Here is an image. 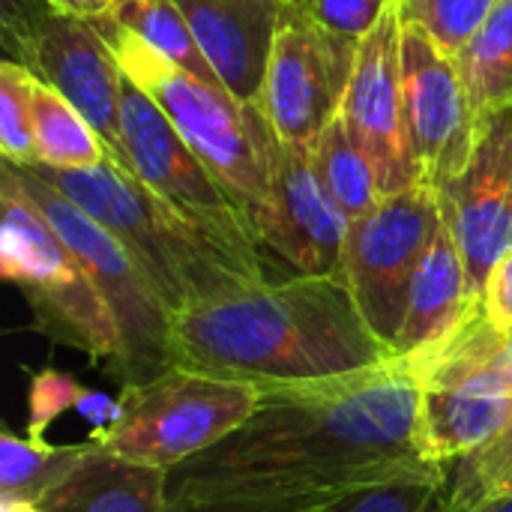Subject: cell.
Masks as SVG:
<instances>
[{"label": "cell", "instance_id": "6da1fadb", "mask_svg": "<svg viewBox=\"0 0 512 512\" xmlns=\"http://www.w3.org/2000/svg\"><path fill=\"white\" fill-rule=\"evenodd\" d=\"M429 471L447 468L426 453L417 369L396 357L336 381L261 390L240 429L168 471V495L174 510L282 504Z\"/></svg>", "mask_w": 512, "mask_h": 512}, {"label": "cell", "instance_id": "7a4b0ae2", "mask_svg": "<svg viewBox=\"0 0 512 512\" xmlns=\"http://www.w3.org/2000/svg\"><path fill=\"white\" fill-rule=\"evenodd\" d=\"M393 360L345 276H291L171 318V366L258 390L336 381Z\"/></svg>", "mask_w": 512, "mask_h": 512}, {"label": "cell", "instance_id": "3957f363", "mask_svg": "<svg viewBox=\"0 0 512 512\" xmlns=\"http://www.w3.org/2000/svg\"><path fill=\"white\" fill-rule=\"evenodd\" d=\"M30 168L132 252L171 318L183 309L270 282L261 249H243L213 237L168 207L138 177L126 174L111 156L87 171Z\"/></svg>", "mask_w": 512, "mask_h": 512}, {"label": "cell", "instance_id": "277c9868", "mask_svg": "<svg viewBox=\"0 0 512 512\" xmlns=\"http://www.w3.org/2000/svg\"><path fill=\"white\" fill-rule=\"evenodd\" d=\"M0 273L18 285L48 339L117 378L123 342L111 306L9 165L0 171Z\"/></svg>", "mask_w": 512, "mask_h": 512}, {"label": "cell", "instance_id": "5b68a950", "mask_svg": "<svg viewBox=\"0 0 512 512\" xmlns=\"http://www.w3.org/2000/svg\"><path fill=\"white\" fill-rule=\"evenodd\" d=\"M93 24L120 72L162 108L183 141L252 213L270 186V165L261 144V105L240 108L225 90L183 72L111 15H99Z\"/></svg>", "mask_w": 512, "mask_h": 512}, {"label": "cell", "instance_id": "8992f818", "mask_svg": "<svg viewBox=\"0 0 512 512\" xmlns=\"http://www.w3.org/2000/svg\"><path fill=\"white\" fill-rule=\"evenodd\" d=\"M420 378L423 441L432 462L453 468L489 447L512 420V336L477 306L438 348L411 357Z\"/></svg>", "mask_w": 512, "mask_h": 512}, {"label": "cell", "instance_id": "52a82bcc", "mask_svg": "<svg viewBox=\"0 0 512 512\" xmlns=\"http://www.w3.org/2000/svg\"><path fill=\"white\" fill-rule=\"evenodd\" d=\"M117 396L123 402L120 423L87 441L105 453L174 471L240 429L255 411L261 390L171 366L150 381L123 384Z\"/></svg>", "mask_w": 512, "mask_h": 512}, {"label": "cell", "instance_id": "ba28073f", "mask_svg": "<svg viewBox=\"0 0 512 512\" xmlns=\"http://www.w3.org/2000/svg\"><path fill=\"white\" fill-rule=\"evenodd\" d=\"M6 165L15 171L30 201L54 225L111 306L123 342V360L117 372L120 387L150 381L171 369V312L132 252L30 165Z\"/></svg>", "mask_w": 512, "mask_h": 512}, {"label": "cell", "instance_id": "9c48e42d", "mask_svg": "<svg viewBox=\"0 0 512 512\" xmlns=\"http://www.w3.org/2000/svg\"><path fill=\"white\" fill-rule=\"evenodd\" d=\"M441 201L432 183L384 195L348 225L342 276L369 321L393 348L408 312L414 273L441 228Z\"/></svg>", "mask_w": 512, "mask_h": 512}, {"label": "cell", "instance_id": "30bf717a", "mask_svg": "<svg viewBox=\"0 0 512 512\" xmlns=\"http://www.w3.org/2000/svg\"><path fill=\"white\" fill-rule=\"evenodd\" d=\"M120 123L126 174L138 177L153 195L213 237L243 249H261L246 204L207 168L162 108L126 75L120 90Z\"/></svg>", "mask_w": 512, "mask_h": 512}, {"label": "cell", "instance_id": "8fae6325", "mask_svg": "<svg viewBox=\"0 0 512 512\" xmlns=\"http://www.w3.org/2000/svg\"><path fill=\"white\" fill-rule=\"evenodd\" d=\"M360 42L324 30L306 9L285 3L261 111L279 141L312 147L339 117Z\"/></svg>", "mask_w": 512, "mask_h": 512}, {"label": "cell", "instance_id": "7c38bea8", "mask_svg": "<svg viewBox=\"0 0 512 512\" xmlns=\"http://www.w3.org/2000/svg\"><path fill=\"white\" fill-rule=\"evenodd\" d=\"M261 144L270 165V186L249 213L258 246L288 261L297 276H342L351 219L324 189L309 147L279 141L264 111Z\"/></svg>", "mask_w": 512, "mask_h": 512}, {"label": "cell", "instance_id": "4fadbf2b", "mask_svg": "<svg viewBox=\"0 0 512 512\" xmlns=\"http://www.w3.org/2000/svg\"><path fill=\"white\" fill-rule=\"evenodd\" d=\"M9 42L15 45L12 60L60 90L99 132L111 159L126 171L120 123L123 72L93 18L57 12L48 6L42 15L24 18L18 33H9Z\"/></svg>", "mask_w": 512, "mask_h": 512}, {"label": "cell", "instance_id": "5bb4252c", "mask_svg": "<svg viewBox=\"0 0 512 512\" xmlns=\"http://www.w3.org/2000/svg\"><path fill=\"white\" fill-rule=\"evenodd\" d=\"M438 201L480 303L489 273L512 252V105L477 117L474 153L465 171L438 189Z\"/></svg>", "mask_w": 512, "mask_h": 512}, {"label": "cell", "instance_id": "9a60e30c", "mask_svg": "<svg viewBox=\"0 0 512 512\" xmlns=\"http://www.w3.org/2000/svg\"><path fill=\"white\" fill-rule=\"evenodd\" d=\"M339 114L354 141L372 159L381 195H396L426 180L405 123L402 21L396 6H390L375 30L360 39L357 63Z\"/></svg>", "mask_w": 512, "mask_h": 512}, {"label": "cell", "instance_id": "2e32d148", "mask_svg": "<svg viewBox=\"0 0 512 512\" xmlns=\"http://www.w3.org/2000/svg\"><path fill=\"white\" fill-rule=\"evenodd\" d=\"M402 96L414 156L423 177L441 189L465 171L474 153L477 117L456 57L411 24H402Z\"/></svg>", "mask_w": 512, "mask_h": 512}, {"label": "cell", "instance_id": "e0dca14e", "mask_svg": "<svg viewBox=\"0 0 512 512\" xmlns=\"http://www.w3.org/2000/svg\"><path fill=\"white\" fill-rule=\"evenodd\" d=\"M288 0H177L222 90L240 105H261L276 33Z\"/></svg>", "mask_w": 512, "mask_h": 512}, {"label": "cell", "instance_id": "ac0fdd59", "mask_svg": "<svg viewBox=\"0 0 512 512\" xmlns=\"http://www.w3.org/2000/svg\"><path fill=\"white\" fill-rule=\"evenodd\" d=\"M444 219V216H441ZM471 288H468V273L462 252L456 240L450 237L447 225L441 222L435 240L429 243L414 282L408 294V312L402 321V330L396 336V357L411 360L420 357L441 342H447L462 321L477 309Z\"/></svg>", "mask_w": 512, "mask_h": 512}, {"label": "cell", "instance_id": "d6986e66", "mask_svg": "<svg viewBox=\"0 0 512 512\" xmlns=\"http://www.w3.org/2000/svg\"><path fill=\"white\" fill-rule=\"evenodd\" d=\"M39 504L45 512H174L168 471L105 453L96 444Z\"/></svg>", "mask_w": 512, "mask_h": 512}, {"label": "cell", "instance_id": "ffe728a7", "mask_svg": "<svg viewBox=\"0 0 512 512\" xmlns=\"http://www.w3.org/2000/svg\"><path fill=\"white\" fill-rule=\"evenodd\" d=\"M33 141L36 162L54 171H87L111 153L87 117L51 84L33 75Z\"/></svg>", "mask_w": 512, "mask_h": 512}, {"label": "cell", "instance_id": "44dd1931", "mask_svg": "<svg viewBox=\"0 0 512 512\" xmlns=\"http://www.w3.org/2000/svg\"><path fill=\"white\" fill-rule=\"evenodd\" d=\"M474 117L512 105V0H498L489 18L456 54Z\"/></svg>", "mask_w": 512, "mask_h": 512}, {"label": "cell", "instance_id": "7402d4cb", "mask_svg": "<svg viewBox=\"0 0 512 512\" xmlns=\"http://www.w3.org/2000/svg\"><path fill=\"white\" fill-rule=\"evenodd\" d=\"M309 153L324 189L333 195V201L351 222L366 216L384 198L375 165L366 156V150L354 141L342 114L315 138Z\"/></svg>", "mask_w": 512, "mask_h": 512}, {"label": "cell", "instance_id": "603a6c76", "mask_svg": "<svg viewBox=\"0 0 512 512\" xmlns=\"http://www.w3.org/2000/svg\"><path fill=\"white\" fill-rule=\"evenodd\" d=\"M84 444H51L45 438L0 432V498L42 501L90 453Z\"/></svg>", "mask_w": 512, "mask_h": 512}, {"label": "cell", "instance_id": "cb8c5ba5", "mask_svg": "<svg viewBox=\"0 0 512 512\" xmlns=\"http://www.w3.org/2000/svg\"><path fill=\"white\" fill-rule=\"evenodd\" d=\"M123 27H129L141 42H147L156 54L180 66L183 72L207 81L210 87L222 90L213 66L201 54V45L180 12L177 0H114V6L105 12Z\"/></svg>", "mask_w": 512, "mask_h": 512}, {"label": "cell", "instance_id": "d4e9b609", "mask_svg": "<svg viewBox=\"0 0 512 512\" xmlns=\"http://www.w3.org/2000/svg\"><path fill=\"white\" fill-rule=\"evenodd\" d=\"M512 480V420L507 429L474 456L450 468L444 512H468L501 495Z\"/></svg>", "mask_w": 512, "mask_h": 512}, {"label": "cell", "instance_id": "484cf974", "mask_svg": "<svg viewBox=\"0 0 512 512\" xmlns=\"http://www.w3.org/2000/svg\"><path fill=\"white\" fill-rule=\"evenodd\" d=\"M450 471L408 474L339 498L327 512H444Z\"/></svg>", "mask_w": 512, "mask_h": 512}, {"label": "cell", "instance_id": "4316f807", "mask_svg": "<svg viewBox=\"0 0 512 512\" xmlns=\"http://www.w3.org/2000/svg\"><path fill=\"white\" fill-rule=\"evenodd\" d=\"M495 6L498 0H396L399 21L432 36L450 57L465 48Z\"/></svg>", "mask_w": 512, "mask_h": 512}, {"label": "cell", "instance_id": "83f0119b", "mask_svg": "<svg viewBox=\"0 0 512 512\" xmlns=\"http://www.w3.org/2000/svg\"><path fill=\"white\" fill-rule=\"evenodd\" d=\"M0 150L6 162L33 165V72L18 60L0 66Z\"/></svg>", "mask_w": 512, "mask_h": 512}, {"label": "cell", "instance_id": "f1b7e54d", "mask_svg": "<svg viewBox=\"0 0 512 512\" xmlns=\"http://www.w3.org/2000/svg\"><path fill=\"white\" fill-rule=\"evenodd\" d=\"M84 384L60 369H42L30 378V399H27V435L45 438L54 420L63 414H75L81 402Z\"/></svg>", "mask_w": 512, "mask_h": 512}, {"label": "cell", "instance_id": "f546056e", "mask_svg": "<svg viewBox=\"0 0 512 512\" xmlns=\"http://www.w3.org/2000/svg\"><path fill=\"white\" fill-rule=\"evenodd\" d=\"M390 6H396V0H306L300 9H306L333 36L360 42L375 30Z\"/></svg>", "mask_w": 512, "mask_h": 512}, {"label": "cell", "instance_id": "4dcf8cb0", "mask_svg": "<svg viewBox=\"0 0 512 512\" xmlns=\"http://www.w3.org/2000/svg\"><path fill=\"white\" fill-rule=\"evenodd\" d=\"M480 306L501 333L512 336V252H507L489 273Z\"/></svg>", "mask_w": 512, "mask_h": 512}, {"label": "cell", "instance_id": "1f68e13d", "mask_svg": "<svg viewBox=\"0 0 512 512\" xmlns=\"http://www.w3.org/2000/svg\"><path fill=\"white\" fill-rule=\"evenodd\" d=\"M345 495H318V498H297L282 504H207V507H189L174 512H327Z\"/></svg>", "mask_w": 512, "mask_h": 512}, {"label": "cell", "instance_id": "d6a6232c", "mask_svg": "<svg viewBox=\"0 0 512 512\" xmlns=\"http://www.w3.org/2000/svg\"><path fill=\"white\" fill-rule=\"evenodd\" d=\"M45 3L57 12H69L81 18H99L114 6V0H45Z\"/></svg>", "mask_w": 512, "mask_h": 512}, {"label": "cell", "instance_id": "836d02e7", "mask_svg": "<svg viewBox=\"0 0 512 512\" xmlns=\"http://www.w3.org/2000/svg\"><path fill=\"white\" fill-rule=\"evenodd\" d=\"M0 512H45L42 504L24 498H0Z\"/></svg>", "mask_w": 512, "mask_h": 512}, {"label": "cell", "instance_id": "e575fe53", "mask_svg": "<svg viewBox=\"0 0 512 512\" xmlns=\"http://www.w3.org/2000/svg\"><path fill=\"white\" fill-rule=\"evenodd\" d=\"M468 512H512V492L498 495V498H489V501H483L480 507H474V510Z\"/></svg>", "mask_w": 512, "mask_h": 512}, {"label": "cell", "instance_id": "d590c367", "mask_svg": "<svg viewBox=\"0 0 512 512\" xmlns=\"http://www.w3.org/2000/svg\"><path fill=\"white\" fill-rule=\"evenodd\" d=\"M507 492H512V480L504 486V489H501V495H507ZM495 498H498V495H495Z\"/></svg>", "mask_w": 512, "mask_h": 512}, {"label": "cell", "instance_id": "8d00e7d4", "mask_svg": "<svg viewBox=\"0 0 512 512\" xmlns=\"http://www.w3.org/2000/svg\"><path fill=\"white\" fill-rule=\"evenodd\" d=\"M288 3H294V6H303L306 0H288Z\"/></svg>", "mask_w": 512, "mask_h": 512}]
</instances>
